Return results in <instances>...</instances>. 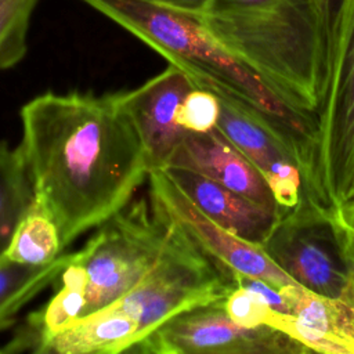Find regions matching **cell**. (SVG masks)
Segmentation results:
<instances>
[{
    "mask_svg": "<svg viewBox=\"0 0 354 354\" xmlns=\"http://www.w3.org/2000/svg\"><path fill=\"white\" fill-rule=\"evenodd\" d=\"M33 198L64 249L129 205L151 171L116 94L44 93L19 112Z\"/></svg>",
    "mask_w": 354,
    "mask_h": 354,
    "instance_id": "obj_1",
    "label": "cell"
},
{
    "mask_svg": "<svg viewBox=\"0 0 354 354\" xmlns=\"http://www.w3.org/2000/svg\"><path fill=\"white\" fill-rule=\"evenodd\" d=\"M82 1L185 72L196 87L214 93L259 124L297 167L306 163L311 144L308 124L216 39L202 14L160 0Z\"/></svg>",
    "mask_w": 354,
    "mask_h": 354,
    "instance_id": "obj_2",
    "label": "cell"
},
{
    "mask_svg": "<svg viewBox=\"0 0 354 354\" xmlns=\"http://www.w3.org/2000/svg\"><path fill=\"white\" fill-rule=\"evenodd\" d=\"M202 18L216 39L264 83L313 137L329 47L311 0H213Z\"/></svg>",
    "mask_w": 354,
    "mask_h": 354,
    "instance_id": "obj_3",
    "label": "cell"
},
{
    "mask_svg": "<svg viewBox=\"0 0 354 354\" xmlns=\"http://www.w3.org/2000/svg\"><path fill=\"white\" fill-rule=\"evenodd\" d=\"M354 187V0H339L325 95L315 116L301 194L337 210Z\"/></svg>",
    "mask_w": 354,
    "mask_h": 354,
    "instance_id": "obj_4",
    "label": "cell"
},
{
    "mask_svg": "<svg viewBox=\"0 0 354 354\" xmlns=\"http://www.w3.org/2000/svg\"><path fill=\"white\" fill-rule=\"evenodd\" d=\"M260 249L300 286L354 307V230L339 209L301 194Z\"/></svg>",
    "mask_w": 354,
    "mask_h": 354,
    "instance_id": "obj_5",
    "label": "cell"
},
{
    "mask_svg": "<svg viewBox=\"0 0 354 354\" xmlns=\"http://www.w3.org/2000/svg\"><path fill=\"white\" fill-rule=\"evenodd\" d=\"M166 221L149 198L133 199L104 221L84 248L71 253L68 268L86 296V315L112 306L129 293L155 263Z\"/></svg>",
    "mask_w": 354,
    "mask_h": 354,
    "instance_id": "obj_6",
    "label": "cell"
},
{
    "mask_svg": "<svg viewBox=\"0 0 354 354\" xmlns=\"http://www.w3.org/2000/svg\"><path fill=\"white\" fill-rule=\"evenodd\" d=\"M163 218L166 235L155 263L129 293L113 303L136 318L141 340L184 311L224 301L236 286L232 270L203 252L178 225Z\"/></svg>",
    "mask_w": 354,
    "mask_h": 354,
    "instance_id": "obj_7",
    "label": "cell"
},
{
    "mask_svg": "<svg viewBox=\"0 0 354 354\" xmlns=\"http://www.w3.org/2000/svg\"><path fill=\"white\" fill-rule=\"evenodd\" d=\"M286 333L261 325L234 322L224 301L184 311L147 335L130 353L142 354H266L307 353Z\"/></svg>",
    "mask_w": 354,
    "mask_h": 354,
    "instance_id": "obj_8",
    "label": "cell"
},
{
    "mask_svg": "<svg viewBox=\"0 0 354 354\" xmlns=\"http://www.w3.org/2000/svg\"><path fill=\"white\" fill-rule=\"evenodd\" d=\"M148 198L153 207L178 225L203 252L235 274L260 278L275 288L297 283L261 249L224 230L203 214L165 170L148 174Z\"/></svg>",
    "mask_w": 354,
    "mask_h": 354,
    "instance_id": "obj_9",
    "label": "cell"
},
{
    "mask_svg": "<svg viewBox=\"0 0 354 354\" xmlns=\"http://www.w3.org/2000/svg\"><path fill=\"white\" fill-rule=\"evenodd\" d=\"M195 87L185 72L169 65L134 90L116 93L144 147L151 171L165 170L189 133L178 124L177 112L185 95Z\"/></svg>",
    "mask_w": 354,
    "mask_h": 354,
    "instance_id": "obj_10",
    "label": "cell"
},
{
    "mask_svg": "<svg viewBox=\"0 0 354 354\" xmlns=\"http://www.w3.org/2000/svg\"><path fill=\"white\" fill-rule=\"evenodd\" d=\"M290 313L274 311L272 326L308 351L326 354H354V307L314 293L299 283L279 288Z\"/></svg>",
    "mask_w": 354,
    "mask_h": 354,
    "instance_id": "obj_11",
    "label": "cell"
},
{
    "mask_svg": "<svg viewBox=\"0 0 354 354\" xmlns=\"http://www.w3.org/2000/svg\"><path fill=\"white\" fill-rule=\"evenodd\" d=\"M166 169L198 173L248 199L279 212L263 174L217 129L206 133L189 131L177 147Z\"/></svg>",
    "mask_w": 354,
    "mask_h": 354,
    "instance_id": "obj_12",
    "label": "cell"
},
{
    "mask_svg": "<svg viewBox=\"0 0 354 354\" xmlns=\"http://www.w3.org/2000/svg\"><path fill=\"white\" fill-rule=\"evenodd\" d=\"M188 199L210 220L236 236L260 246L281 213L198 173L183 169L165 170Z\"/></svg>",
    "mask_w": 354,
    "mask_h": 354,
    "instance_id": "obj_13",
    "label": "cell"
},
{
    "mask_svg": "<svg viewBox=\"0 0 354 354\" xmlns=\"http://www.w3.org/2000/svg\"><path fill=\"white\" fill-rule=\"evenodd\" d=\"M140 340V325L136 318L112 304L83 317L53 336L39 354L130 353Z\"/></svg>",
    "mask_w": 354,
    "mask_h": 354,
    "instance_id": "obj_14",
    "label": "cell"
},
{
    "mask_svg": "<svg viewBox=\"0 0 354 354\" xmlns=\"http://www.w3.org/2000/svg\"><path fill=\"white\" fill-rule=\"evenodd\" d=\"M71 253H62L44 266H25L0 256V330L15 322L17 314L57 281L68 264Z\"/></svg>",
    "mask_w": 354,
    "mask_h": 354,
    "instance_id": "obj_15",
    "label": "cell"
},
{
    "mask_svg": "<svg viewBox=\"0 0 354 354\" xmlns=\"http://www.w3.org/2000/svg\"><path fill=\"white\" fill-rule=\"evenodd\" d=\"M62 250L64 245L55 221L33 198L1 256L25 266H44L59 257Z\"/></svg>",
    "mask_w": 354,
    "mask_h": 354,
    "instance_id": "obj_16",
    "label": "cell"
},
{
    "mask_svg": "<svg viewBox=\"0 0 354 354\" xmlns=\"http://www.w3.org/2000/svg\"><path fill=\"white\" fill-rule=\"evenodd\" d=\"M33 201V189L22 151L0 141V256L17 224Z\"/></svg>",
    "mask_w": 354,
    "mask_h": 354,
    "instance_id": "obj_17",
    "label": "cell"
},
{
    "mask_svg": "<svg viewBox=\"0 0 354 354\" xmlns=\"http://www.w3.org/2000/svg\"><path fill=\"white\" fill-rule=\"evenodd\" d=\"M220 116L216 129L224 134L266 178L271 166L281 159L289 160L275 141L254 122L230 104L220 101Z\"/></svg>",
    "mask_w": 354,
    "mask_h": 354,
    "instance_id": "obj_18",
    "label": "cell"
},
{
    "mask_svg": "<svg viewBox=\"0 0 354 354\" xmlns=\"http://www.w3.org/2000/svg\"><path fill=\"white\" fill-rule=\"evenodd\" d=\"M39 0H0V71L18 65L28 53V33Z\"/></svg>",
    "mask_w": 354,
    "mask_h": 354,
    "instance_id": "obj_19",
    "label": "cell"
},
{
    "mask_svg": "<svg viewBox=\"0 0 354 354\" xmlns=\"http://www.w3.org/2000/svg\"><path fill=\"white\" fill-rule=\"evenodd\" d=\"M220 108V100L214 93L195 87L181 102L177 112V122L187 131L206 133L216 129Z\"/></svg>",
    "mask_w": 354,
    "mask_h": 354,
    "instance_id": "obj_20",
    "label": "cell"
},
{
    "mask_svg": "<svg viewBox=\"0 0 354 354\" xmlns=\"http://www.w3.org/2000/svg\"><path fill=\"white\" fill-rule=\"evenodd\" d=\"M230 318L245 328L268 325L274 310L254 292L236 285L224 300Z\"/></svg>",
    "mask_w": 354,
    "mask_h": 354,
    "instance_id": "obj_21",
    "label": "cell"
},
{
    "mask_svg": "<svg viewBox=\"0 0 354 354\" xmlns=\"http://www.w3.org/2000/svg\"><path fill=\"white\" fill-rule=\"evenodd\" d=\"M281 214L292 210L300 201L301 173L290 160H277L266 177Z\"/></svg>",
    "mask_w": 354,
    "mask_h": 354,
    "instance_id": "obj_22",
    "label": "cell"
},
{
    "mask_svg": "<svg viewBox=\"0 0 354 354\" xmlns=\"http://www.w3.org/2000/svg\"><path fill=\"white\" fill-rule=\"evenodd\" d=\"M311 1L314 4V10L317 12L324 37L328 43V47H330L332 28H333V21H335L336 10L339 6V0H311Z\"/></svg>",
    "mask_w": 354,
    "mask_h": 354,
    "instance_id": "obj_23",
    "label": "cell"
},
{
    "mask_svg": "<svg viewBox=\"0 0 354 354\" xmlns=\"http://www.w3.org/2000/svg\"><path fill=\"white\" fill-rule=\"evenodd\" d=\"M160 1L171 4L177 8H183V10H187V11L203 14L210 7L213 0H160Z\"/></svg>",
    "mask_w": 354,
    "mask_h": 354,
    "instance_id": "obj_24",
    "label": "cell"
},
{
    "mask_svg": "<svg viewBox=\"0 0 354 354\" xmlns=\"http://www.w3.org/2000/svg\"><path fill=\"white\" fill-rule=\"evenodd\" d=\"M339 213L343 221L354 230V201H348L339 207Z\"/></svg>",
    "mask_w": 354,
    "mask_h": 354,
    "instance_id": "obj_25",
    "label": "cell"
},
{
    "mask_svg": "<svg viewBox=\"0 0 354 354\" xmlns=\"http://www.w3.org/2000/svg\"><path fill=\"white\" fill-rule=\"evenodd\" d=\"M348 201H354V187H353V189H351V194H350V196H348L347 202H348Z\"/></svg>",
    "mask_w": 354,
    "mask_h": 354,
    "instance_id": "obj_26",
    "label": "cell"
}]
</instances>
